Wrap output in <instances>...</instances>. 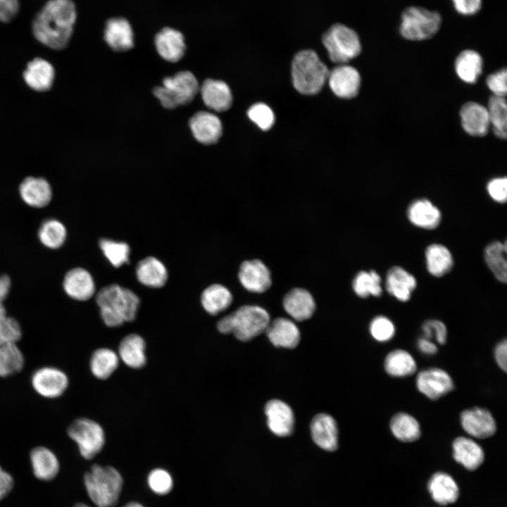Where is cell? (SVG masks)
Wrapping results in <instances>:
<instances>
[{"mask_svg": "<svg viewBox=\"0 0 507 507\" xmlns=\"http://www.w3.org/2000/svg\"><path fill=\"white\" fill-rule=\"evenodd\" d=\"M76 18L71 0H49L33 20L34 36L49 48L62 49L70 40Z\"/></svg>", "mask_w": 507, "mask_h": 507, "instance_id": "6da1fadb", "label": "cell"}, {"mask_svg": "<svg viewBox=\"0 0 507 507\" xmlns=\"http://www.w3.org/2000/svg\"><path fill=\"white\" fill-rule=\"evenodd\" d=\"M101 317L106 325L118 327L134 320L140 303L139 296L129 289L113 284L101 289L96 296Z\"/></svg>", "mask_w": 507, "mask_h": 507, "instance_id": "7a4b0ae2", "label": "cell"}, {"mask_svg": "<svg viewBox=\"0 0 507 507\" xmlns=\"http://www.w3.org/2000/svg\"><path fill=\"white\" fill-rule=\"evenodd\" d=\"M89 499L97 507H114L123 489V479L113 467L94 464L84 476Z\"/></svg>", "mask_w": 507, "mask_h": 507, "instance_id": "3957f363", "label": "cell"}, {"mask_svg": "<svg viewBox=\"0 0 507 507\" xmlns=\"http://www.w3.org/2000/svg\"><path fill=\"white\" fill-rule=\"evenodd\" d=\"M330 70L315 51H299L292 63V75L295 89L303 94L319 92L327 80Z\"/></svg>", "mask_w": 507, "mask_h": 507, "instance_id": "277c9868", "label": "cell"}, {"mask_svg": "<svg viewBox=\"0 0 507 507\" xmlns=\"http://www.w3.org/2000/svg\"><path fill=\"white\" fill-rule=\"evenodd\" d=\"M269 323L266 310L258 306L246 305L220 319L217 328L221 333H232L241 341H249L265 332Z\"/></svg>", "mask_w": 507, "mask_h": 507, "instance_id": "5b68a950", "label": "cell"}, {"mask_svg": "<svg viewBox=\"0 0 507 507\" xmlns=\"http://www.w3.org/2000/svg\"><path fill=\"white\" fill-rule=\"evenodd\" d=\"M199 91L194 75L184 70L164 78L162 85L154 89V94L164 108L173 109L192 102Z\"/></svg>", "mask_w": 507, "mask_h": 507, "instance_id": "8992f818", "label": "cell"}, {"mask_svg": "<svg viewBox=\"0 0 507 507\" xmlns=\"http://www.w3.org/2000/svg\"><path fill=\"white\" fill-rule=\"evenodd\" d=\"M322 42L330 59L335 63L346 64L361 51L357 32L342 23L331 25L322 37Z\"/></svg>", "mask_w": 507, "mask_h": 507, "instance_id": "52a82bcc", "label": "cell"}, {"mask_svg": "<svg viewBox=\"0 0 507 507\" xmlns=\"http://www.w3.org/2000/svg\"><path fill=\"white\" fill-rule=\"evenodd\" d=\"M442 23L440 14L422 7L411 6L401 14L400 33L408 40L420 41L432 37Z\"/></svg>", "mask_w": 507, "mask_h": 507, "instance_id": "ba28073f", "label": "cell"}, {"mask_svg": "<svg viewBox=\"0 0 507 507\" xmlns=\"http://www.w3.org/2000/svg\"><path fill=\"white\" fill-rule=\"evenodd\" d=\"M68 434L77 445L80 455L87 460L94 458L101 451L105 442L101 426L86 418L74 420L68 428Z\"/></svg>", "mask_w": 507, "mask_h": 507, "instance_id": "9c48e42d", "label": "cell"}, {"mask_svg": "<svg viewBox=\"0 0 507 507\" xmlns=\"http://www.w3.org/2000/svg\"><path fill=\"white\" fill-rule=\"evenodd\" d=\"M69 380L61 369L44 366L36 370L31 377V384L39 395L46 399H56L65 392Z\"/></svg>", "mask_w": 507, "mask_h": 507, "instance_id": "30bf717a", "label": "cell"}, {"mask_svg": "<svg viewBox=\"0 0 507 507\" xmlns=\"http://www.w3.org/2000/svg\"><path fill=\"white\" fill-rule=\"evenodd\" d=\"M418 389L427 398L436 400L453 389L451 377L444 370L432 368L420 371L416 378Z\"/></svg>", "mask_w": 507, "mask_h": 507, "instance_id": "8fae6325", "label": "cell"}, {"mask_svg": "<svg viewBox=\"0 0 507 507\" xmlns=\"http://www.w3.org/2000/svg\"><path fill=\"white\" fill-rule=\"evenodd\" d=\"M327 81L336 96L342 99H351L358 94L361 80L355 68L340 64L330 71Z\"/></svg>", "mask_w": 507, "mask_h": 507, "instance_id": "7c38bea8", "label": "cell"}, {"mask_svg": "<svg viewBox=\"0 0 507 507\" xmlns=\"http://www.w3.org/2000/svg\"><path fill=\"white\" fill-rule=\"evenodd\" d=\"M461 423L470 435L479 439L492 436L496 430V422L491 413L483 408L475 407L461 413Z\"/></svg>", "mask_w": 507, "mask_h": 507, "instance_id": "4fadbf2b", "label": "cell"}, {"mask_svg": "<svg viewBox=\"0 0 507 507\" xmlns=\"http://www.w3.org/2000/svg\"><path fill=\"white\" fill-rule=\"evenodd\" d=\"M238 277L242 286L251 292H264L271 285L268 268L257 259L243 262L239 268Z\"/></svg>", "mask_w": 507, "mask_h": 507, "instance_id": "5bb4252c", "label": "cell"}, {"mask_svg": "<svg viewBox=\"0 0 507 507\" xmlns=\"http://www.w3.org/2000/svg\"><path fill=\"white\" fill-rule=\"evenodd\" d=\"M189 125L194 137L204 144H215L222 135L220 120L210 112H197L190 118Z\"/></svg>", "mask_w": 507, "mask_h": 507, "instance_id": "9a60e30c", "label": "cell"}, {"mask_svg": "<svg viewBox=\"0 0 507 507\" xmlns=\"http://www.w3.org/2000/svg\"><path fill=\"white\" fill-rule=\"evenodd\" d=\"M154 44L159 56L166 61L175 63L184 55L186 44L181 32L173 27H164L155 36Z\"/></svg>", "mask_w": 507, "mask_h": 507, "instance_id": "2e32d148", "label": "cell"}, {"mask_svg": "<svg viewBox=\"0 0 507 507\" xmlns=\"http://www.w3.org/2000/svg\"><path fill=\"white\" fill-rule=\"evenodd\" d=\"M267 424L273 433L279 437H287L294 429V417L288 404L279 399L269 401L265 407Z\"/></svg>", "mask_w": 507, "mask_h": 507, "instance_id": "e0dca14e", "label": "cell"}, {"mask_svg": "<svg viewBox=\"0 0 507 507\" xmlns=\"http://www.w3.org/2000/svg\"><path fill=\"white\" fill-rule=\"evenodd\" d=\"M104 38L114 51H125L134 46V32L130 22L124 18H111L105 25Z\"/></svg>", "mask_w": 507, "mask_h": 507, "instance_id": "ac0fdd59", "label": "cell"}, {"mask_svg": "<svg viewBox=\"0 0 507 507\" xmlns=\"http://www.w3.org/2000/svg\"><path fill=\"white\" fill-rule=\"evenodd\" d=\"M63 286L65 293L77 301H87L95 294V284L91 274L85 269L75 268L65 275Z\"/></svg>", "mask_w": 507, "mask_h": 507, "instance_id": "d6986e66", "label": "cell"}, {"mask_svg": "<svg viewBox=\"0 0 507 507\" xmlns=\"http://www.w3.org/2000/svg\"><path fill=\"white\" fill-rule=\"evenodd\" d=\"M311 432L313 442L322 449L334 451L337 449V426L332 416L325 413L315 415L311 421Z\"/></svg>", "mask_w": 507, "mask_h": 507, "instance_id": "ffe728a7", "label": "cell"}, {"mask_svg": "<svg viewBox=\"0 0 507 507\" xmlns=\"http://www.w3.org/2000/svg\"><path fill=\"white\" fill-rule=\"evenodd\" d=\"M461 125L471 136L482 137L488 132L490 123L487 107L477 102L465 104L460 111Z\"/></svg>", "mask_w": 507, "mask_h": 507, "instance_id": "44dd1931", "label": "cell"}, {"mask_svg": "<svg viewBox=\"0 0 507 507\" xmlns=\"http://www.w3.org/2000/svg\"><path fill=\"white\" fill-rule=\"evenodd\" d=\"M428 492L437 503L446 506L459 497V487L454 478L444 472L434 473L427 482Z\"/></svg>", "mask_w": 507, "mask_h": 507, "instance_id": "7402d4cb", "label": "cell"}, {"mask_svg": "<svg viewBox=\"0 0 507 507\" xmlns=\"http://www.w3.org/2000/svg\"><path fill=\"white\" fill-rule=\"evenodd\" d=\"M204 104L217 112L227 110L232 104V96L229 86L223 81L207 79L199 87Z\"/></svg>", "mask_w": 507, "mask_h": 507, "instance_id": "603a6c76", "label": "cell"}, {"mask_svg": "<svg viewBox=\"0 0 507 507\" xmlns=\"http://www.w3.org/2000/svg\"><path fill=\"white\" fill-rule=\"evenodd\" d=\"M23 77L26 84L33 90L46 92L49 90L53 84L55 70L47 61L35 58L27 63Z\"/></svg>", "mask_w": 507, "mask_h": 507, "instance_id": "cb8c5ba5", "label": "cell"}, {"mask_svg": "<svg viewBox=\"0 0 507 507\" xmlns=\"http://www.w3.org/2000/svg\"><path fill=\"white\" fill-rule=\"evenodd\" d=\"M270 342L277 347L292 349L297 346L300 332L294 322L284 318L270 321L265 331Z\"/></svg>", "mask_w": 507, "mask_h": 507, "instance_id": "d4e9b609", "label": "cell"}, {"mask_svg": "<svg viewBox=\"0 0 507 507\" xmlns=\"http://www.w3.org/2000/svg\"><path fill=\"white\" fill-rule=\"evenodd\" d=\"M19 192L23 201L34 208L46 206L52 197L49 183L42 177H26L20 184Z\"/></svg>", "mask_w": 507, "mask_h": 507, "instance_id": "484cf974", "label": "cell"}, {"mask_svg": "<svg viewBox=\"0 0 507 507\" xmlns=\"http://www.w3.org/2000/svg\"><path fill=\"white\" fill-rule=\"evenodd\" d=\"M283 306L285 311L298 321L310 318L315 310L313 296L302 288L290 290L284 297Z\"/></svg>", "mask_w": 507, "mask_h": 507, "instance_id": "4316f807", "label": "cell"}, {"mask_svg": "<svg viewBox=\"0 0 507 507\" xmlns=\"http://www.w3.org/2000/svg\"><path fill=\"white\" fill-rule=\"evenodd\" d=\"M34 475L42 481H51L58 475L60 463L56 455L45 446H37L30 453Z\"/></svg>", "mask_w": 507, "mask_h": 507, "instance_id": "83f0119b", "label": "cell"}, {"mask_svg": "<svg viewBox=\"0 0 507 507\" xmlns=\"http://www.w3.org/2000/svg\"><path fill=\"white\" fill-rule=\"evenodd\" d=\"M454 460L468 470L477 469L484 462L482 448L472 439L459 437L452 444Z\"/></svg>", "mask_w": 507, "mask_h": 507, "instance_id": "f1b7e54d", "label": "cell"}, {"mask_svg": "<svg viewBox=\"0 0 507 507\" xmlns=\"http://www.w3.org/2000/svg\"><path fill=\"white\" fill-rule=\"evenodd\" d=\"M409 221L420 228L432 230L441 221V213L437 206L425 199L412 202L407 210Z\"/></svg>", "mask_w": 507, "mask_h": 507, "instance_id": "f546056e", "label": "cell"}, {"mask_svg": "<svg viewBox=\"0 0 507 507\" xmlns=\"http://www.w3.org/2000/svg\"><path fill=\"white\" fill-rule=\"evenodd\" d=\"M416 284L417 282L413 275L401 267L394 266L387 272L386 289L401 301H407L410 299Z\"/></svg>", "mask_w": 507, "mask_h": 507, "instance_id": "4dcf8cb0", "label": "cell"}, {"mask_svg": "<svg viewBox=\"0 0 507 507\" xmlns=\"http://www.w3.org/2000/svg\"><path fill=\"white\" fill-rule=\"evenodd\" d=\"M136 275L141 284L152 288L163 287L168 277L164 264L153 256L144 258L137 263Z\"/></svg>", "mask_w": 507, "mask_h": 507, "instance_id": "1f68e13d", "label": "cell"}, {"mask_svg": "<svg viewBox=\"0 0 507 507\" xmlns=\"http://www.w3.org/2000/svg\"><path fill=\"white\" fill-rule=\"evenodd\" d=\"M145 342L137 334L125 337L118 347V356L122 361L132 368H141L146 364Z\"/></svg>", "mask_w": 507, "mask_h": 507, "instance_id": "d6a6232c", "label": "cell"}, {"mask_svg": "<svg viewBox=\"0 0 507 507\" xmlns=\"http://www.w3.org/2000/svg\"><path fill=\"white\" fill-rule=\"evenodd\" d=\"M483 61L479 53L466 49L456 58L455 70L458 77L466 83H475L482 70Z\"/></svg>", "mask_w": 507, "mask_h": 507, "instance_id": "836d02e7", "label": "cell"}, {"mask_svg": "<svg viewBox=\"0 0 507 507\" xmlns=\"http://www.w3.org/2000/svg\"><path fill=\"white\" fill-rule=\"evenodd\" d=\"M232 301L230 290L220 284H213L206 287L202 292L201 302L204 310L212 315L227 308Z\"/></svg>", "mask_w": 507, "mask_h": 507, "instance_id": "e575fe53", "label": "cell"}, {"mask_svg": "<svg viewBox=\"0 0 507 507\" xmlns=\"http://www.w3.org/2000/svg\"><path fill=\"white\" fill-rule=\"evenodd\" d=\"M428 272L435 277H442L451 269L453 261L450 251L444 245L432 244L425 251Z\"/></svg>", "mask_w": 507, "mask_h": 507, "instance_id": "d590c367", "label": "cell"}, {"mask_svg": "<svg viewBox=\"0 0 507 507\" xmlns=\"http://www.w3.org/2000/svg\"><path fill=\"white\" fill-rule=\"evenodd\" d=\"M386 372L393 377H406L416 370V363L413 357L406 351L396 349L389 352L384 360Z\"/></svg>", "mask_w": 507, "mask_h": 507, "instance_id": "8d00e7d4", "label": "cell"}, {"mask_svg": "<svg viewBox=\"0 0 507 507\" xmlns=\"http://www.w3.org/2000/svg\"><path fill=\"white\" fill-rule=\"evenodd\" d=\"M506 242H493L484 251L485 262L496 278L505 283L507 278Z\"/></svg>", "mask_w": 507, "mask_h": 507, "instance_id": "74e56055", "label": "cell"}, {"mask_svg": "<svg viewBox=\"0 0 507 507\" xmlns=\"http://www.w3.org/2000/svg\"><path fill=\"white\" fill-rule=\"evenodd\" d=\"M393 435L403 442H412L419 439L421 432L418 420L412 415L399 413L390 421Z\"/></svg>", "mask_w": 507, "mask_h": 507, "instance_id": "f35d334b", "label": "cell"}, {"mask_svg": "<svg viewBox=\"0 0 507 507\" xmlns=\"http://www.w3.org/2000/svg\"><path fill=\"white\" fill-rule=\"evenodd\" d=\"M119 363V357L115 351L107 348L96 350L90 358V369L98 379L108 378L116 370Z\"/></svg>", "mask_w": 507, "mask_h": 507, "instance_id": "ab89813d", "label": "cell"}, {"mask_svg": "<svg viewBox=\"0 0 507 507\" xmlns=\"http://www.w3.org/2000/svg\"><path fill=\"white\" fill-rule=\"evenodd\" d=\"M24 364V355L17 343L0 344V377H6L19 373Z\"/></svg>", "mask_w": 507, "mask_h": 507, "instance_id": "60d3db41", "label": "cell"}, {"mask_svg": "<svg viewBox=\"0 0 507 507\" xmlns=\"http://www.w3.org/2000/svg\"><path fill=\"white\" fill-rule=\"evenodd\" d=\"M487 111L489 123L496 136L506 137L507 106L504 97L492 95L489 100Z\"/></svg>", "mask_w": 507, "mask_h": 507, "instance_id": "b9f144b4", "label": "cell"}, {"mask_svg": "<svg viewBox=\"0 0 507 507\" xmlns=\"http://www.w3.org/2000/svg\"><path fill=\"white\" fill-rule=\"evenodd\" d=\"M67 232L63 224L56 219L44 220L38 231V237L45 246L49 249H58L65 242Z\"/></svg>", "mask_w": 507, "mask_h": 507, "instance_id": "7bdbcfd3", "label": "cell"}, {"mask_svg": "<svg viewBox=\"0 0 507 507\" xmlns=\"http://www.w3.org/2000/svg\"><path fill=\"white\" fill-rule=\"evenodd\" d=\"M353 289L361 298L380 296L382 292L381 277L375 270L361 271L353 281Z\"/></svg>", "mask_w": 507, "mask_h": 507, "instance_id": "ee69618b", "label": "cell"}, {"mask_svg": "<svg viewBox=\"0 0 507 507\" xmlns=\"http://www.w3.org/2000/svg\"><path fill=\"white\" fill-rule=\"evenodd\" d=\"M99 244L103 254L114 267L118 268L128 263L130 248L127 243L103 238Z\"/></svg>", "mask_w": 507, "mask_h": 507, "instance_id": "f6af8a7d", "label": "cell"}, {"mask_svg": "<svg viewBox=\"0 0 507 507\" xmlns=\"http://www.w3.org/2000/svg\"><path fill=\"white\" fill-rule=\"evenodd\" d=\"M22 337L19 323L8 316L2 303L0 304V344L17 343Z\"/></svg>", "mask_w": 507, "mask_h": 507, "instance_id": "bcb514c9", "label": "cell"}, {"mask_svg": "<svg viewBox=\"0 0 507 507\" xmlns=\"http://www.w3.org/2000/svg\"><path fill=\"white\" fill-rule=\"evenodd\" d=\"M147 484L154 494L163 496L171 492L173 487V480L166 470L155 468L147 476Z\"/></svg>", "mask_w": 507, "mask_h": 507, "instance_id": "7dc6e473", "label": "cell"}, {"mask_svg": "<svg viewBox=\"0 0 507 507\" xmlns=\"http://www.w3.org/2000/svg\"><path fill=\"white\" fill-rule=\"evenodd\" d=\"M247 114L250 120L263 130H269L275 122L273 111L263 103H258L251 106Z\"/></svg>", "mask_w": 507, "mask_h": 507, "instance_id": "c3c4849f", "label": "cell"}, {"mask_svg": "<svg viewBox=\"0 0 507 507\" xmlns=\"http://www.w3.org/2000/svg\"><path fill=\"white\" fill-rule=\"evenodd\" d=\"M370 332L377 341L384 342L390 340L395 334L393 323L387 317L379 315L375 317L370 324Z\"/></svg>", "mask_w": 507, "mask_h": 507, "instance_id": "681fc988", "label": "cell"}, {"mask_svg": "<svg viewBox=\"0 0 507 507\" xmlns=\"http://www.w3.org/2000/svg\"><path fill=\"white\" fill-rule=\"evenodd\" d=\"M422 329L425 338L431 339L434 336L439 344H444L446 343L447 330L446 325L442 321L437 320H427L423 323Z\"/></svg>", "mask_w": 507, "mask_h": 507, "instance_id": "f907efd6", "label": "cell"}, {"mask_svg": "<svg viewBox=\"0 0 507 507\" xmlns=\"http://www.w3.org/2000/svg\"><path fill=\"white\" fill-rule=\"evenodd\" d=\"M507 72L503 68L489 75L487 78V85L493 95L505 97L507 92Z\"/></svg>", "mask_w": 507, "mask_h": 507, "instance_id": "816d5d0a", "label": "cell"}, {"mask_svg": "<svg viewBox=\"0 0 507 507\" xmlns=\"http://www.w3.org/2000/svg\"><path fill=\"white\" fill-rule=\"evenodd\" d=\"M487 192L492 199L505 203L507 198V179L506 177L491 180L487 185Z\"/></svg>", "mask_w": 507, "mask_h": 507, "instance_id": "f5cc1de1", "label": "cell"}, {"mask_svg": "<svg viewBox=\"0 0 507 507\" xmlns=\"http://www.w3.org/2000/svg\"><path fill=\"white\" fill-rule=\"evenodd\" d=\"M456 11L461 15H472L482 6V0H451Z\"/></svg>", "mask_w": 507, "mask_h": 507, "instance_id": "db71d44e", "label": "cell"}, {"mask_svg": "<svg viewBox=\"0 0 507 507\" xmlns=\"http://www.w3.org/2000/svg\"><path fill=\"white\" fill-rule=\"evenodd\" d=\"M19 9V0H0V21H11Z\"/></svg>", "mask_w": 507, "mask_h": 507, "instance_id": "11a10c76", "label": "cell"}, {"mask_svg": "<svg viewBox=\"0 0 507 507\" xmlns=\"http://www.w3.org/2000/svg\"><path fill=\"white\" fill-rule=\"evenodd\" d=\"M14 480L11 475L0 465V500L4 499L12 490Z\"/></svg>", "mask_w": 507, "mask_h": 507, "instance_id": "9f6ffc18", "label": "cell"}, {"mask_svg": "<svg viewBox=\"0 0 507 507\" xmlns=\"http://www.w3.org/2000/svg\"><path fill=\"white\" fill-rule=\"evenodd\" d=\"M494 356L498 365L504 371L507 369V342L506 340L497 344L494 351Z\"/></svg>", "mask_w": 507, "mask_h": 507, "instance_id": "6f0895ef", "label": "cell"}, {"mask_svg": "<svg viewBox=\"0 0 507 507\" xmlns=\"http://www.w3.org/2000/svg\"><path fill=\"white\" fill-rule=\"evenodd\" d=\"M418 347L423 353L426 355H434L438 350L434 343L425 337L418 339Z\"/></svg>", "mask_w": 507, "mask_h": 507, "instance_id": "680465c9", "label": "cell"}, {"mask_svg": "<svg viewBox=\"0 0 507 507\" xmlns=\"http://www.w3.org/2000/svg\"><path fill=\"white\" fill-rule=\"evenodd\" d=\"M11 279L6 275L0 276V304L6 299L11 287Z\"/></svg>", "mask_w": 507, "mask_h": 507, "instance_id": "91938a15", "label": "cell"}, {"mask_svg": "<svg viewBox=\"0 0 507 507\" xmlns=\"http://www.w3.org/2000/svg\"><path fill=\"white\" fill-rule=\"evenodd\" d=\"M123 507H144L142 503L136 501H132L126 503Z\"/></svg>", "mask_w": 507, "mask_h": 507, "instance_id": "94428289", "label": "cell"}, {"mask_svg": "<svg viewBox=\"0 0 507 507\" xmlns=\"http://www.w3.org/2000/svg\"><path fill=\"white\" fill-rule=\"evenodd\" d=\"M73 507H90V506L84 503H78L75 504Z\"/></svg>", "mask_w": 507, "mask_h": 507, "instance_id": "6125c7cd", "label": "cell"}]
</instances>
